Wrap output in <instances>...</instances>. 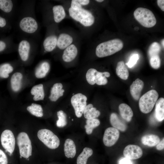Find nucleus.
Returning <instances> with one entry per match:
<instances>
[{"label":"nucleus","mask_w":164,"mask_h":164,"mask_svg":"<svg viewBox=\"0 0 164 164\" xmlns=\"http://www.w3.org/2000/svg\"><path fill=\"white\" fill-rule=\"evenodd\" d=\"M123 46L120 39H114L103 42L96 47V54L99 57H103L112 55L120 51Z\"/></svg>","instance_id":"1"},{"label":"nucleus","mask_w":164,"mask_h":164,"mask_svg":"<svg viewBox=\"0 0 164 164\" xmlns=\"http://www.w3.org/2000/svg\"><path fill=\"white\" fill-rule=\"evenodd\" d=\"M134 15L135 19L145 27H152L156 24V20L154 14L147 9L137 8L134 12Z\"/></svg>","instance_id":"2"},{"label":"nucleus","mask_w":164,"mask_h":164,"mask_svg":"<svg viewBox=\"0 0 164 164\" xmlns=\"http://www.w3.org/2000/svg\"><path fill=\"white\" fill-rule=\"evenodd\" d=\"M159 94L154 90H150L139 98V106L141 111L143 113L150 112L153 109L158 98Z\"/></svg>","instance_id":"3"},{"label":"nucleus","mask_w":164,"mask_h":164,"mask_svg":"<svg viewBox=\"0 0 164 164\" xmlns=\"http://www.w3.org/2000/svg\"><path fill=\"white\" fill-rule=\"evenodd\" d=\"M37 136L44 144L50 149H56L60 145L59 139L49 130L43 129L39 130L37 133Z\"/></svg>","instance_id":"4"},{"label":"nucleus","mask_w":164,"mask_h":164,"mask_svg":"<svg viewBox=\"0 0 164 164\" xmlns=\"http://www.w3.org/2000/svg\"><path fill=\"white\" fill-rule=\"evenodd\" d=\"M69 11L70 15L72 18L79 22L84 26H91L94 22V16L87 10L81 8L75 10L70 8Z\"/></svg>","instance_id":"5"},{"label":"nucleus","mask_w":164,"mask_h":164,"mask_svg":"<svg viewBox=\"0 0 164 164\" xmlns=\"http://www.w3.org/2000/svg\"><path fill=\"white\" fill-rule=\"evenodd\" d=\"M17 142L21 156L27 159L31 155L32 146L31 142L27 134L22 132L17 137Z\"/></svg>","instance_id":"6"},{"label":"nucleus","mask_w":164,"mask_h":164,"mask_svg":"<svg viewBox=\"0 0 164 164\" xmlns=\"http://www.w3.org/2000/svg\"><path fill=\"white\" fill-rule=\"evenodd\" d=\"M87 100L85 95L80 93L74 94L71 97V103L77 117H81L83 114L87 106Z\"/></svg>","instance_id":"7"},{"label":"nucleus","mask_w":164,"mask_h":164,"mask_svg":"<svg viewBox=\"0 0 164 164\" xmlns=\"http://www.w3.org/2000/svg\"><path fill=\"white\" fill-rule=\"evenodd\" d=\"M1 141L2 147L11 155L14 152L15 139L12 132L9 130L3 131L1 135Z\"/></svg>","instance_id":"8"},{"label":"nucleus","mask_w":164,"mask_h":164,"mask_svg":"<svg viewBox=\"0 0 164 164\" xmlns=\"http://www.w3.org/2000/svg\"><path fill=\"white\" fill-rule=\"evenodd\" d=\"M120 133L118 129L114 127H110L105 131L103 142L106 146L111 147L114 145L119 138Z\"/></svg>","instance_id":"9"},{"label":"nucleus","mask_w":164,"mask_h":164,"mask_svg":"<svg viewBox=\"0 0 164 164\" xmlns=\"http://www.w3.org/2000/svg\"><path fill=\"white\" fill-rule=\"evenodd\" d=\"M19 26L22 30L29 33L35 32L38 27L36 21L31 17H26L23 18L19 22Z\"/></svg>","instance_id":"10"},{"label":"nucleus","mask_w":164,"mask_h":164,"mask_svg":"<svg viewBox=\"0 0 164 164\" xmlns=\"http://www.w3.org/2000/svg\"><path fill=\"white\" fill-rule=\"evenodd\" d=\"M123 153L125 157L132 160L141 157L143 151L141 148L137 145H129L125 148Z\"/></svg>","instance_id":"11"},{"label":"nucleus","mask_w":164,"mask_h":164,"mask_svg":"<svg viewBox=\"0 0 164 164\" xmlns=\"http://www.w3.org/2000/svg\"><path fill=\"white\" fill-rule=\"evenodd\" d=\"M144 86L143 81L139 78L136 79L131 85L130 93L135 100L137 101L139 99Z\"/></svg>","instance_id":"12"},{"label":"nucleus","mask_w":164,"mask_h":164,"mask_svg":"<svg viewBox=\"0 0 164 164\" xmlns=\"http://www.w3.org/2000/svg\"><path fill=\"white\" fill-rule=\"evenodd\" d=\"M64 152L65 156L67 158H73L76 153V145L73 141L67 138L64 144Z\"/></svg>","instance_id":"13"},{"label":"nucleus","mask_w":164,"mask_h":164,"mask_svg":"<svg viewBox=\"0 0 164 164\" xmlns=\"http://www.w3.org/2000/svg\"><path fill=\"white\" fill-rule=\"evenodd\" d=\"M77 54V49L74 44H71L64 50L62 56L63 60L67 62L74 60Z\"/></svg>","instance_id":"14"},{"label":"nucleus","mask_w":164,"mask_h":164,"mask_svg":"<svg viewBox=\"0 0 164 164\" xmlns=\"http://www.w3.org/2000/svg\"><path fill=\"white\" fill-rule=\"evenodd\" d=\"M30 49L29 43L26 40H22L19 43L18 51L22 60L26 61L27 60Z\"/></svg>","instance_id":"15"},{"label":"nucleus","mask_w":164,"mask_h":164,"mask_svg":"<svg viewBox=\"0 0 164 164\" xmlns=\"http://www.w3.org/2000/svg\"><path fill=\"white\" fill-rule=\"evenodd\" d=\"M119 110L122 118L127 122L130 121L133 116L132 110L128 104L122 103L119 106Z\"/></svg>","instance_id":"16"},{"label":"nucleus","mask_w":164,"mask_h":164,"mask_svg":"<svg viewBox=\"0 0 164 164\" xmlns=\"http://www.w3.org/2000/svg\"><path fill=\"white\" fill-rule=\"evenodd\" d=\"M110 120L111 125L114 128L122 132L126 130V124L119 118L116 113H113L111 114Z\"/></svg>","instance_id":"17"},{"label":"nucleus","mask_w":164,"mask_h":164,"mask_svg":"<svg viewBox=\"0 0 164 164\" xmlns=\"http://www.w3.org/2000/svg\"><path fill=\"white\" fill-rule=\"evenodd\" d=\"M62 88L63 85L61 83H57L54 84L51 88V94L49 97L51 101H55L63 95L64 90Z\"/></svg>","instance_id":"18"},{"label":"nucleus","mask_w":164,"mask_h":164,"mask_svg":"<svg viewBox=\"0 0 164 164\" xmlns=\"http://www.w3.org/2000/svg\"><path fill=\"white\" fill-rule=\"evenodd\" d=\"M73 41L72 37L66 33L60 34L57 40V45L60 49H64L70 46Z\"/></svg>","instance_id":"19"},{"label":"nucleus","mask_w":164,"mask_h":164,"mask_svg":"<svg viewBox=\"0 0 164 164\" xmlns=\"http://www.w3.org/2000/svg\"><path fill=\"white\" fill-rule=\"evenodd\" d=\"M155 117L159 121H162L164 119V99L161 97L157 100L155 109Z\"/></svg>","instance_id":"20"},{"label":"nucleus","mask_w":164,"mask_h":164,"mask_svg":"<svg viewBox=\"0 0 164 164\" xmlns=\"http://www.w3.org/2000/svg\"><path fill=\"white\" fill-rule=\"evenodd\" d=\"M142 143L149 147H153L156 145L160 141L159 138L157 135L149 134L143 136L141 138Z\"/></svg>","instance_id":"21"},{"label":"nucleus","mask_w":164,"mask_h":164,"mask_svg":"<svg viewBox=\"0 0 164 164\" xmlns=\"http://www.w3.org/2000/svg\"><path fill=\"white\" fill-rule=\"evenodd\" d=\"M116 71L117 76L121 79L126 80L128 78L129 75V72L123 61L118 63Z\"/></svg>","instance_id":"22"},{"label":"nucleus","mask_w":164,"mask_h":164,"mask_svg":"<svg viewBox=\"0 0 164 164\" xmlns=\"http://www.w3.org/2000/svg\"><path fill=\"white\" fill-rule=\"evenodd\" d=\"M83 114L84 118L89 119L97 118L100 116V112L94 108L92 104H89L86 107Z\"/></svg>","instance_id":"23"},{"label":"nucleus","mask_w":164,"mask_h":164,"mask_svg":"<svg viewBox=\"0 0 164 164\" xmlns=\"http://www.w3.org/2000/svg\"><path fill=\"white\" fill-rule=\"evenodd\" d=\"M57 37L54 35L50 36L46 38L43 43L45 50L47 52L53 51L57 45Z\"/></svg>","instance_id":"24"},{"label":"nucleus","mask_w":164,"mask_h":164,"mask_svg":"<svg viewBox=\"0 0 164 164\" xmlns=\"http://www.w3.org/2000/svg\"><path fill=\"white\" fill-rule=\"evenodd\" d=\"M93 154L92 149L88 147L84 148L82 152L77 159V164H86L88 159Z\"/></svg>","instance_id":"25"},{"label":"nucleus","mask_w":164,"mask_h":164,"mask_svg":"<svg viewBox=\"0 0 164 164\" xmlns=\"http://www.w3.org/2000/svg\"><path fill=\"white\" fill-rule=\"evenodd\" d=\"M54 21L56 23L61 22L65 18L66 14L63 7L61 5L54 6L53 8Z\"/></svg>","instance_id":"26"},{"label":"nucleus","mask_w":164,"mask_h":164,"mask_svg":"<svg viewBox=\"0 0 164 164\" xmlns=\"http://www.w3.org/2000/svg\"><path fill=\"white\" fill-rule=\"evenodd\" d=\"M50 69V65L48 63L44 62L42 63L36 70L35 75L38 78L45 77Z\"/></svg>","instance_id":"27"},{"label":"nucleus","mask_w":164,"mask_h":164,"mask_svg":"<svg viewBox=\"0 0 164 164\" xmlns=\"http://www.w3.org/2000/svg\"><path fill=\"white\" fill-rule=\"evenodd\" d=\"M100 123L99 120L96 118L87 119L86 125L84 126L87 134L88 135L91 134L94 129L98 126Z\"/></svg>","instance_id":"28"},{"label":"nucleus","mask_w":164,"mask_h":164,"mask_svg":"<svg viewBox=\"0 0 164 164\" xmlns=\"http://www.w3.org/2000/svg\"><path fill=\"white\" fill-rule=\"evenodd\" d=\"M27 110L32 114L37 117H42L43 115V110L41 106L34 103L28 106Z\"/></svg>","instance_id":"29"},{"label":"nucleus","mask_w":164,"mask_h":164,"mask_svg":"<svg viewBox=\"0 0 164 164\" xmlns=\"http://www.w3.org/2000/svg\"><path fill=\"white\" fill-rule=\"evenodd\" d=\"M160 45L157 42H154L149 46L148 51L149 57L155 55H159L161 50Z\"/></svg>","instance_id":"30"},{"label":"nucleus","mask_w":164,"mask_h":164,"mask_svg":"<svg viewBox=\"0 0 164 164\" xmlns=\"http://www.w3.org/2000/svg\"><path fill=\"white\" fill-rule=\"evenodd\" d=\"M58 119L56 121L57 126L59 128L65 126L67 124V115L63 111L60 110L57 112Z\"/></svg>","instance_id":"31"},{"label":"nucleus","mask_w":164,"mask_h":164,"mask_svg":"<svg viewBox=\"0 0 164 164\" xmlns=\"http://www.w3.org/2000/svg\"><path fill=\"white\" fill-rule=\"evenodd\" d=\"M13 67L9 63L4 64L0 67V77L7 78L9 77V74L13 70Z\"/></svg>","instance_id":"32"},{"label":"nucleus","mask_w":164,"mask_h":164,"mask_svg":"<svg viewBox=\"0 0 164 164\" xmlns=\"http://www.w3.org/2000/svg\"><path fill=\"white\" fill-rule=\"evenodd\" d=\"M13 7L12 1L10 0H0V9L4 12L9 13Z\"/></svg>","instance_id":"33"},{"label":"nucleus","mask_w":164,"mask_h":164,"mask_svg":"<svg viewBox=\"0 0 164 164\" xmlns=\"http://www.w3.org/2000/svg\"><path fill=\"white\" fill-rule=\"evenodd\" d=\"M97 71L94 68L90 69L87 71L86 74V78L89 84L93 85L96 83V75Z\"/></svg>","instance_id":"34"},{"label":"nucleus","mask_w":164,"mask_h":164,"mask_svg":"<svg viewBox=\"0 0 164 164\" xmlns=\"http://www.w3.org/2000/svg\"><path fill=\"white\" fill-rule=\"evenodd\" d=\"M151 67L155 69L159 68L161 65V60L159 55L152 56L149 58Z\"/></svg>","instance_id":"35"},{"label":"nucleus","mask_w":164,"mask_h":164,"mask_svg":"<svg viewBox=\"0 0 164 164\" xmlns=\"http://www.w3.org/2000/svg\"><path fill=\"white\" fill-rule=\"evenodd\" d=\"M108 80L104 75L103 72L97 71L96 75V84L99 85H104L108 83Z\"/></svg>","instance_id":"36"},{"label":"nucleus","mask_w":164,"mask_h":164,"mask_svg":"<svg viewBox=\"0 0 164 164\" xmlns=\"http://www.w3.org/2000/svg\"><path fill=\"white\" fill-rule=\"evenodd\" d=\"M139 58V55L138 54H134L131 56L128 61L126 64L128 67L132 68L136 64Z\"/></svg>","instance_id":"37"},{"label":"nucleus","mask_w":164,"mask_h":164,"mask_svg":"<svg viewBox=\"0 0 164 164\" xmlns=\"http://www.w3.org/2000/svg\"><path fill=\"white\" fill-rule=\"evenodd\" d=\"M8 159L4 152L0 149V164H7Z\"/></svg>","instance_id":"38"},{"label":"nucleus","mask_w":164,"mask_h":164,"mask_svg":"<svg viewBox=\"0 0 164 164\" xmlns=\"http://www.w3.org/2000/svg\"><path fill=\"white\" fill-rule=\"evenodd\" d=\"M70 8L73 9L75 10H79L82 8L81 5L78 2L77 0H76L72 1Z\"/></svg>","instance_id":"39"},{"label":"nucleus","mask_w":164,"mask_h":164,"mask_svg":"<svg viewBox=\"0 0 164 164\" xmlns=\"http://www.w3.org/2000/svg\"><path fill=\"white\" fill-rule=\"evenodd\" d=\"M118 164H133L131 160L125 157H122L118 161Z\"/></svg>","instance_id":"40"},{"label":"nucleus","mask_w":164,"mask_h":164,"mask_svg":"<svg viewBox=\"0 0 164 164\" xmlns=\"http://www.w3.org/2000/svg\"><path fill=\"white\" fill-rule=\"evenodd\" d=\"M156 145L157 150H161L163 149L164 148V138H163Z\"/></svg>","instance_id":"41"},{"label":"nucleus","mask_w":164,"mask_h":164,"mask_svg":"<svg viewBox=\"0 0 164 164\" xmlns=\"http://www.w3.org/2000/svg\"><path fill=\"white\" fill-rule=\"evenodd\" d=\"M157 5L163 11H164V0H157Z\"/></svg>","instance_id":"42"},{"label":"nucleus","mask_w":164,"mask_h":164,"mask_svg":"<svg viewBox=\"0 0 164 164\" xmlns=\"http://www.w3.org/2000/svg\"><path fill=\"white\" fill-rule=\"evenodd\" d=\"M6 23L5 19L0 16V27H4Z\"/></svg>","instance_id":"43"},{"label":"nucleus","mask_w":164,"mask_h":164,"mask_svg":"<svg viewBox=\"0 0 164 164\" xmlns=\"http://www.w3.org/2000/svg\"><path fill=\"white\" fill-rule=\"evenodd\" d=\"M77 1L81 5H87L90 2V1L89 0H78Z\"/></svg>","instance_id":"44"},{"label":"nucleus","mask_w":164,"mask_h":164,"mask_svg":"<svg viewBox=\"0 0 164 164\" xmlns=\"http://www.w3.org/2000/svg\"><path fill=\"white\" fill-rule=\"evenodd\" d=\"M5 47V43L3 41H0V52L3 50Z\"/></svg>","instance_id":"45"},{"label":"nucleus","mask_w":164,"mask_h":164,"mask_svg":"<svg viewBox=\"0 0 164 164\" xmlns=\"http://www.w3.org/2000/svg\"><path fill=\"white\" fill-rule=\"evenodd\" d=\"M103 72V74L104 76L106 77H108L110 76V73L108 72Z\"/></svg>","instance_id":"46"},{"label":"nucleus","mask_w":164,"mask_h":164,"mask_svg":"<svg viewBox=\"0 0 164 164\" xmlns=\"http://www.w3.org/2000/svg\"><path fill=\"white\" fill-rule=\"evenodd\" d=\"M164 39H163L162 41H161V44H162V46H163V48H164Z\"/></svg>","instance_id":"47"},{"label":"nucleus","mask_w":164,"mask_h":164,"mask_svg":"<svg viewBox=\"0 0 164 164\" xmlns=\"http://www.w3.org/2000/svg\"><path fill=\"white\" fill-rule=\"evenodd\" d=\"M95 1L97 2H103L104 1L103 0H95Z\"/></svg>","instance_id":"48"}]
</instances>
